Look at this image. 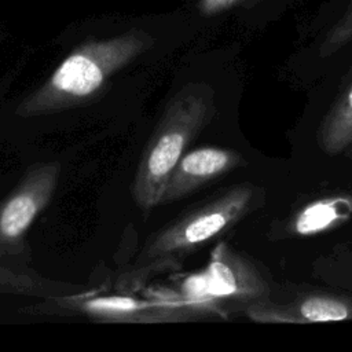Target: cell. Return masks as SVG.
<instances>
[{
  "instance_id": "cell-13",
  "label": "cell",
  "mask_w": 352,
  "mask_h": 352,
  "mask_svg": "<svg viewBox=\"0 0 352 352\" xmlns=\"http://www.w3.org/2000/svg\"><path fill=\"white\" fill-rule=\"evenodd\" d=\"M346 151V154H348V157H351L352 158V144L345 150Z\"/></svg>"
},
{
  "instance_id": "cell-3",
  "label": "cell",
  "mask_w": 352,
  "mask_h": 352,
  "mask_svg": "<svg viewBox=\"0 0 352 352\" xmlns=\"http://www.w3.org/2000/svg\"><path fill=\"white\" fill-rule=\"evenodd\" d=\"M216 94L212 87L191 82L166 102L132 182V197L143 213L160 205L165 184L192 140L216 116Z\"/></svg>"
},
{
  "instance_id": "cell-11",
  "label": "cell",
  "mask_w": 352,
  "mask_h": 352,
  "mask_svg": "<svg viewBox=\"0 0 352 352\" xmlns=\"http://www.w3.org/2000/svg\"><path fill=\"white\" fill-rule=\"evenodd\" d=\"M349 41H352V0L349 1L342 16L333 25V28L326 34L320 47V54L331 55Z\"/></svg>"
},
{
  "instance_id": "cell-4",
  "label": "cell",
  "mask_w": 352,
  "mask_h": 352,
  "mask_svg": "<svg viewBox=\"0 0 352 352\" xmlns=\"http://www.w3.org/2000/svg\"><path fill=\"white\" fill-rule=\"evenodd\" d=\"M60 179V164H33L16 186L0 201V258L30 254L28 231L50 205Z\"/></svg>"
},
{
  "instance_id": "cell-2",
  "label": "cell",
  "mask_w": 352,
  "mask_h": 352,
  "mask_svg": "<svg viewBox=\"0 0 352 352\" xmlns=\"http://www.w3.org/2000/svg\"><path fill=\"white\" fill-rule=\"evenodd\" d=\"M153 44L154 38L139 29L82 43L41 85L19 102L15 114L21 118H33L91 104L103 95L116 73Z\"/></svg>"
},
{
  "instance_id": "cell-5",
  "label": "cell",
  "mask_w": 352,
  "mask_h": 352,
  "mask_svg": "<svg viewBox=\"0 0 352 352\" xmlns=\"http://www.w3.org/2000/svg\"><path fill=\"white\" fill-rule=\"evenodd\" d=\"M201 275L206 292L223 307L234 301L243 308L270 297V285L256 264L226 242L213 248Z\"/></svg>"
},
{
  "instance_id": "cell-6",
  "label": "cell",
  "mask_w": 352,
  "mask_h": 352,
  "mask_svg": "<svg viewBox=\"0 0 352 352\" xmlns=\"http://www.w3.org/2000/svg\"><path fill=\"white\" fill-rule=\"evenodd\" d=\"M245 315L256 323L307 324L352 320V297L331 293H307L289 302L267 300L243 307Z\"/></svg>"
},
{
  "instance_id": "cell-8",
  "label": "cell",
  "mask_w": 352,
  "mask_h": 352,
  "mask_svg": "<svg viewBox=\"0 0 352 352\" xmlns=\"http://www.w3.org/2000/svg\"><path fill=\"white\" fill-rule=\"evenodd\" d=\"M352 219V192H336L309 201L294 212L286 227L292 236H312L331 231Z\"/></svg>"
},
{
  "instance_id": "cell-12",
  "label": "cell",
  "mask_w": 352,
  "mask_h": 352,
  "mask_svg": "<svg viewBox=\"0 0 352 352\" xmlns=\"http://www.w3.org/2000/svg\"><path fill=\"white\" fill-rule=\"evenodd\" d=\"M236 1L238 0H199L198 8L204 15H213L230 8Z\"/></svg>"
},
{
  "instance_id": "cell-1",
  "label": "cell",
  "mask_w": 352,
  "mask_h": 352,
  "mask_svg": "<svg viewBox=\"0 0 352 352\" xmlns=\"http://www.w3.org/2000/svg\"><path fill=\"white\" fill-rule=\"evenodd\" d=\"M258 198L257 186L239 183L173 219L146 239L117 289L135 293L157 275L180 270L190 254L250 213Z\"/></svg>"
},
{
  "instance_id": "cell-7",
  "label": "cell",
  "mask_w": 352,
  "mask_h": 352,
  "mask_svg": "<svg viewBox=\"0 0 352 352\" xmlns=\"http://www.w3.org/2000/svg\"><path fill=\"white\" fill-rule=\"evenodd\" d=\"M245 164L243 155L231 148L205 146L186 151L165 184L160 205L176 202Z\"/></svg>"
},
{
  "instance_id": "cell-10",
  "label": "cell",
  "mask_w": 352,
  "mask_h": 352,
  "mask_svg": "<svg viewBox=\"0 0 352 352\" xmlns=\"http://www.w3.org/2000/svg\"><path fill=\"white\" fill-rule=\"evenodd\" d=\"M66 290H69V287L52 283L34 272L16 271V268L0 263V292L3 293L58 298L59 294Z\"/></svg>"
},
{
  "instance_id": "cell-9",
  "label": "cell",
  "mask_w": 352,
  "mask_h": 352,
  "mask_svg": "<svg viewBox=\"0 0 352 352\" xmlns=\"http://www.w3.org/2000/svg\"><path fill=\"white\" fill-rule=\"evenodd\" d=\"M318 146L329 155H337L352 144V80L341 88L322 120L316 133Z\"/></svg>"
}]
</instances>
